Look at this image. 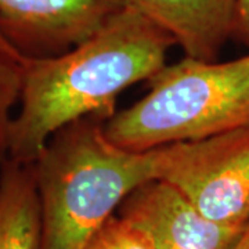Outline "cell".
<instances>
[{
    "instance_id": "6da1fadb",
    "label": "cell",
    "mask_w": 249,
    "mask_h": 249,
    "mask_svg": "<svg viewBox=\"0 0 249 249\" xmlns=\"http://www.w3.org/2000/svg\"><path fill=\"white\" fill-rule=\"evenodd\" d=\"M175 40L124 6L94 35L65 53L27 58L7 160L34 163L57 130L88 116L108 121L119 94L148 82L168 61Z\"/></svg>"
},
{
    "instance_id": "7a4b0ae2",
    "label": "cell",
    "mask_w": 249,
    "mask_h": 249,
    "mask_svg": "<svg viewBox=\"0 0 249 249\" xmlns=\"http://www.w3.org/2000/svg\"><path fill=\"white\" fill-rule=\"evenodd\" d=\"M88 116L57 130L32 163L42 209V249H85L137 187L158 178L162 150H126Z\"/></svg>"
},
{
    "instance_id": "3957f363",
    "label": "cell",
    "mask_w": 249,
    "mask_h": 249,
    "mask_svg": "<svg viewBox=\"0 0 249 249\" xmlns=\"http://www.w3.org/2000/svg\"><path fill=\"white\" fill-rule=\"evenodd\" d=\"M148 86L142 100L104 124L122 148L150 151L249 127V53L230 61L184 57L166 64Z\"/></svg>"
},
{
    "instance_id": "277c9868",
    "label": "cell",
    "mask_w": 249,
    "mask_h": 249,
    "mask_svg": "<svg viewBox=\"0 0 249 249\" xmlns=\"http://www.w3.org/2000/svg\"><path fill=\"white\" fill-rule=\"evenodd\" d=\"M158 178L213 222L249 224V127L160 147Z\"/></svg>"
},
{
    "instance_id": "5b68a950",
    "label": "cell",
    "mask_w": 249,
    "mask_h": 249,
    "mask_svg": "<svg viewBox=\"0 0 249 249\" xmlns=\"http://www.w3.org/2000/svg\"><path fill=\"white\" fill-rule=\"evenodd\" d=\"M122 9L121 0H0V31L27 58L54 57Z\"/></svg>"
},
{
    "instance_id": "8992f818",
    "label": "cell",
    "mask_w": 249,
    "mask_h": 249,
    "mask_svg": "<svg viewBox=\"0 0 249 249\" xmlns=\"http://www.w3.org/2000/svg\"><path fill=\"white\" fill-rule=\"evenodd\" d=\"M116 213L142 230L154 249H232L248 227L208 219L162 178L137 187Z\"/></svg>"
},
{
    "instance_id": "52a82bcc",
    "label": "cell",
    "mask_w": 249,
    "mask_h": 249,
    "mask_svg": "<svg viewBox=\"0 0 249 249\" xmlns=\"http://www.w3.org/2000/svg\"><path fill=\"white\" fill-rule=\"evenodd\" d=\"M160 27L186 57L214 61L232 37L237 0H121Z\"/></svg>"
},
{
    "instance_id": "ba28073f",
    "label": "cell",
    "mask_w": 249,
    "mask_h": 249,
    "mask_svg": "<svg viewBox=\"0 0 249 249\" xmlns=\"http://www.w3.org/2000/svg\"><path fill=\"white\" fill-rule=\"evenodd\" d=\"M0 249H42V209L32 163L0 165Z\"/></svg>"
},
{
    "instance_id": "9c48e42d",
    "label": "cell",
    "mask_w": 249,
    "mask_h": 249,
    "mask_svg": "<svg viewBox=\"0 0 249 249\" xmlns=\"http://www.w3.org/2000/svg\"><path fill=\"white\" fill-rule=\"evenodd\" d=\"M27 57L0 31V165L7 160L13 109L19 103Z\"/></svg>"
},
{
    "instance_id": "30bf717a",
    "label": "cell",
    "mask_w": 249,
    "mask_h": 249,
    "mask_svg": "<svg viewBox=\"0 0 249 249\" xmlns=\"http://www.w3.org/2000/svg\"><path fill=\"white\" fill-rule=\"evenodd\" d=\"M85 249H154L147 235L115 213L90 238Z\"/></svg>"
},
{
    "instance_id": "8fae6325",
    "label": "cell",
    "mask_w": 249,
    "mask_h": 249,
    "mask_svg": "<svg viewBox=\"0 0 249 249\" xmlns=\"http://www.w3.org/2000/svg\"><path fill=\"white\" fill-rule=\"evenodd\" d=\"M232 37L249 49V0H237Z\"/></svg>"
},
{
    "instance_id": "7c38bea8",
    "label": "cell",
    "mask_w": 249,
    "mask_h": 249,
    "mask_svg": "<svg viewBox=\"0 0 249 249\" xmlns=\"http://www.w3.org/2000/svg\"><path fill=\"white\" fill-rule=\"evenodd\" d=\"M232 249H249V224L248 227H247V230L242 234L241 240L238 241V244Z\"/></svg>"
}]
</instances>
